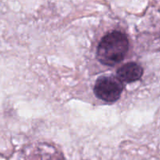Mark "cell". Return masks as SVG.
I'll use <instances>...</instances> for the list:
<instances>
[{
	"instance_id": "1",
	"label": "cell",
	"mask_w": 160,
	"mask_h": 160,
	"mask_svg": "<svg viewBox=\"0 0 160 160\" xmlns=\"http://www.w3.org/2000/svg\"><path fill=\"white\" fill-rule=\"evenodd\" d=\"M129 50V40L121 32H112L103 37L97 51L98 59L101 64L114 66L125 58Z\"/></svg>"
},
{
	"instance_id": "2",
	"label": "cell",
	"mask_w": 160,
	"mask_h": 160,
	"mask_svg": "<svg viewBox=\"0 0 160 160\" xmlns=\"http://www.w3.org/2000/svg\"><path fill=\"white\" fill-rule=\"evenodd\" d=\"M123 85L119 78L113 76H101L98 78L93 91L97 98L106 102H114L120 98Z\"/></svg>"
},
{
	"instance_id": "3",
	"label": "cell",
	"mask_w": 160,
	"mask_h": 160,
	"mask_svg": "<svg viewBox=\"0 0 160 160\" xmlns=\"http://www.w3.org/2000/svg\"><path fill=\"white\" fill-rule=\"evenodd\" d=\"M117 75L123 82H135L142 77L143 68L137 63H127L117 70Z\"/></svg>"
}]
</instances>
